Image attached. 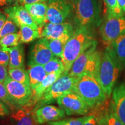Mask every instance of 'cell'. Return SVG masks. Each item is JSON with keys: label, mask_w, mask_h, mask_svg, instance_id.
<instances>
[{"label": "cell", "mask_w": 125, "mask_h": 125, "mask_svg": "<svg viewBox=\"0 0 125 125\" xmlns=\"http://www.w3.org/2000/svg\"><path fill=\"white\" fill-rule=\"evenodd\" d=\"M15 125H38L34 117V108L23 107L12 115Z\"/></svg>", "instance_id": "cell-18"}, {"label": "cell", "mask_w": 125, "mask_h": 125, "mask_svg": "<svg viewBox=\"0 0 125 125\" xmlns=\"http://www.w3.org/2000/svg\"><path fill=\"white\" fill-rule=\"evenodd\" d=\"M86 116L77 118H69L59 121L50 122L48 124L52 125H84Z\"/></svg>", "instance_id": "cell-31"}, {"label": "cell", "mask_w": 125, "mask_h": 125, "mask_svg": "<svg viewBox=\"0 0 125 125\" xmlns=\"http://www.w3.org/2000/svg\"><path fill=\"white\" fill-rule=\"evenodd\" d=\"M24 7L38 26L43 27L48 20V4L45 2H38L25 5Z\"/></svg>", "instance_id": "cell-17"}, {"label": "cell", "mask_w": 125, "mask_h": 125, "mask_svg": "<svg viewBox=\"0 0 125 125\" xmlns=\"http://www.w3.org/2000/svg\"><path fill=\"white\" fill-rule=\"evenodd\" d=\"M9 114V108L4 103L0 100V117H5Z\"/></svg>", "instance_id": "cell-35"}, {"label": "cell", "mask_w": 125, "mask_h": 125, "mask_svg": "<svg viewBox=\"0 0 125 125\" xmlns=\"http://www.w3.org/2000/svg\"><path fill=\"white\" fill-rule=\"evenodd\" d=\"M101 56H102V54L97 49L95 50L90 56L87 62L84 73L93 75L98 79V71H99L100 65Z\"/></svg>", "instance_id": "cell-21"}, {"label": "cell", "mask_w": 125, "mask_h": 125, "mask_svg": "<svg viewBox=\"0 0 125 125\" xmlns=\"http://www.w3.org/2000/svg\"><path fill=\"white\" fill-rule=\"evenodd\" d=\"M122 65L111 47L108 46L101 56L98 79L107 95L109 97L121 72Z\"/></svg>", "instance_id": "cell-2"}, {"label": "cell", "mask_w": 125, "mask_h": 125, "mask_svg": "<svg viewBox=\"0 0 125 125\" xmlns=\"http://www.w3.org/2000/svg\"><path fill=\"white\" fill-rule=\"evenodd\" d=\"M47 0H21L20 1V5H25L27 4H32L34 3H38V2H43Z\"/></svg>", "instance_id": "cell-36"}, {"label": "cell", "mask_w": 125, "mask_h": 125, "mask_svg": "<svg viewBox=\"0 0 125 125\" xmlns=\"http://www.w3.org/2000/svg\"><path fill=\"white\" fill-rule=\"evenodd\" d=\"M4 12L19 27L21 26H28L35 30H38V26L33 18L21 5H14L5 8Z\"/></svg>", "instance_id": "cell-12"}, {"label": "cell", "mask_w": 125, "mask_h": 125, "mask_svg": "<svg viewBox=\"0 0 125 125\" xmlns=\"http://www.w3.org/2000/svg\"><path fill=\"white\" fill-rule=\"evenodd\" d=\"M34 111L35 119L38 125L59 121L65 117L64 110L54 105L42 106Z\"/></svg>", "instance_id": "cell-13"}, {"label": "cell", "mask_w": 125, "mask_h": 125, "mask_svg": "<svg viewBox=\"0 0 125 125\" xmlns=\"http://www.w3.org/2000/svg\"><path fill=\"white\" fill-rule=\"evenodd\" d=\"M40 32V38H45L48 40L55 39H69L74 29L73 25L68 23L60 24L48 23L43 26Z\"/></svg>", "instance_id": "cell-11"}, {"label": "cell", "mask_w": 125, "mask_h": 125, "mask_svg": "<svg viewBox=\"0 0 125 125\" xmlns=\"http://www.w3.org/2000/svg\"><path fill=\"white\" fill-rule=\"evenodd\" d=\"M112 103L116 116L125 125V83L112 91Z\"/></svg>", "instance_id": "cell-15"}, {"label": "cell", "mask_w": 125, "mask_h": 125, "mask_svg": "<svg viewBox=\"0 0 125 125\" xmlns=\"http://www.w3.org/2000/svg\"><path fill=\"white\" fill-rule=\"evenodd\" d=\"M18 30L19 26L18 25L16 24L10 18L7 17L5 23L1 32H0V39L8 34L16 33L18 32Z\"/></svg>", "instance_id": "cell-30"}, {"label": "cell", "mask_w": 125, "mask_h": 125, "mask_svg": "<svg viewBox=\"0 0 125 125\" xmlns=\"http://www.w3.org/2000/svg\"><path fill=\"white\" fill-rule=\"evenodd\" d=\"M76 27L93 29L101 23V9L97 0H74Z\"/></svg>", "instance_id": "cell-4"}, {"label": "cell", "mask_w": 125, "mask_h": 125, "mask_svg": "<svg viewBox=\"0 0 125 125\" xmlns=\"http://www.w3.org/2000/svg\"><path fill=\"white\" fill-rule=\"evenodd\" d=\"M78 78L67 75H62L55 82L47 89L34 107V111L42 106L57 100L60 97L70 91H73Z\"/></svg>", "instance_id": "cell-5"}, {"label": "cell", "mask_w": 125, "mask_h": 125, "mask_svg": "<svg viewBox=\"0 0 125 125\" xmlns=\"http://www.w3.org/2000/svg\"><path fill=\"white\" fill-rule=\"evenodd\" d=\"M8 5H10L9 0H0V7H4Z\"/></svg>", "instance_id": "cell-40"}, {"label": "cell", "mask_w": 125, "mask_h": 125, "mask_svg": "<svg viewBox=\"0 0 125 125\" xmlns=\"http://www.w3.org/2000/svg\"><path fill=\"white\" fill-rule=\"evenodd\" d=\"M1 13H2V12H1V11H0V15H1Z\"/></svg>", "instance_id": "cell-42"}, {"label": "cell", "mask_w": 125, "mask_h": 125, "mask_svg": "<svg viewBox=\"0 0 125 125\" xmlns=\"http://www.w3.org/2000/svg\"><path fill=\"white\" fill-rule=\"evenodd\" d=\"M100 32L104 43L109 46L120 36L125 34V16H106L101 23Z\"/></svg>", "instance_id": "cell-6"}, {"label": "cell", "mask_w": 125, "mask_h": 125, "mask_svg": "<svg viewBox=\"0 0 125 125\" xmlns=\"http://www.w3.org/2000/svg\"><path fill=\"white\" fill-rule=\"evenodd\" d=\"M107 8V16L121 17L125 15L122 9L119 5L118 0H104Z\"/></svg>", "instance_id": "cell-26"}, {"label": "cell", "mask_w": 125, "mask_h": 125, "mask_svg": "<svg viewBox=\"0 0 125 125\" xmlns=\"http://www.w3.org/2000/svg\"><path fill=\"white\" fill-rule=\"evenodd\" d=\"M73 92L79 95L90 108L100 105L108 98L97 78L87 73L78 78Z\"/></svg>", "instance_id": "cell-3"}, {"label": "cell", "mask_w": 125, "mask_h": 125, "mask_svg": "<svg viewBox=\"0 0 125 125\" xmlns=\"http://www.w3.org/2000/svg\"><path fill=\"white\" fill-rule=\"evenodd\" d=\"M48 125H49V124H48Z\"/></svg>", "instance_id": "cell-43"}, {"label": "cell", "mask_w": 125, "mask_h": 125, "mask_svg": "<svg viewBox=\"0 0 125 125\" xmlns=\"http://www.w3.org/2000/svg\"><path fill=\"white\" fill-rule=\"evenodd\" d=\"M84 125H98V121L96 117L93 115L86 116Z\"/></svg>", "instance_id": "cell-33"}, {"label": "cell", "mask_w": 125, "mask_h": 125, "mask_svg": "<svg viewBox=\"0 0 125 125\" xmlns=\"http://www.w3.org/2000/svg\"><path fill=\"white\" fill-rule=\"evenodd\" d=\"M97 42L94 43L76 59L68 73V75L79 78L84 74L87 62L93 52L97 49Z\"/></svg>", "instance_id": "cell-16"}, {"label": "cell", "mask_w": 125, "mask_h": 125, "mask_svg": "<svg viewBox=\"0 0 125 125\" xmlns=\"http://www.w3.org/2000/svg\"><path fill=\"white\" fill-rule=\"evenodd\" d=\"M69 39H55L48 40L49 48L54 56L61 58L66 43Z\"/></svg>", "instance_id": "cell-25"}, {"label": "cell", "mask_w": 125, "mask_h": 125, "mask_svg": "<svg viewBox=\"0 0 125 125\" xmlns=\"http://www.w3.org/2000/svg\"><path fill=\"white\" fill-rule=\"evenodd\" d=\"M20 35V43H28L40 38L39 30H35L28 26H21L19 27Z\"/></svg>", "instance_id": "cell-23"}, {"label": "cell", "mask_w": 125, "mask_h": 125, "mask_svg": "<svg viewBox=\"0 0 125 125\" xmlns=\"http://www.w3.org/2000/svg\"><path fill=\"white\" fill-rule=\"evenodd\" d=\"M0 100L4 103L10 110L13 112L16 111L19 107L11 97L9 96L4 84L1 82H0Z\"/></svg>", "instance_id": "cell-27"}, {"label": "cell", "mask_w": 125, "mask_h": 125, "mask_svg": "<svg viewBox=\"0 0 125 125\" xmlns=\"http://www.w3.org/2000/svg\"><path fill=\"white\" fill-rule=\"evenodd\" d=\"M8 75L17 82L30 85L29 76L25 68H8Z\"/></svg>", "instance_id": "cell-24"}, {"label": "cell", "mask_w": 125, "mask_h": 125, "mask_svg": "<svg viewBox=\"0 0 125 125\" xmlns=\"http://www.w3.org/2000/svg\"><path fill=\"white\" fill-rule=\"evenodd\" d=\"M8 71H7V67L0 64V82L4 83L5 80L8 76Z\"/></svg>", "instance_id": "cell-34"}, {"label": "cell", "mask_w": 125, "mask_h": 125, "mask_svg": "<svg viewBox=\"0 0 125 125\" xmlns=\"http://www.w3.org/2000/svg\"><path fill=\"white\" fill-rule=\"evenodd\" d=\"M54 57L49 48L48 40L41 38L35 43L31 50L29 64H40L44 66Z\"/></svg>", "instance_id": "cell-10"}, {"label": "cell", "mask_w": 125, "mask_h": 125, "mask_svg": "<svg viewBox=\"0 0 125 125\" xmlns=\"http://www.w3.org/2000/svg\"><path fill=\"white\" fill-rule=\"evenodd\" d=\"M7 16L5 14H3L2 13L0 15V32H1V30H2L3 26L5 23L6 20H7Z\"/></svg>", "instance_id": "cell-37"}, {"label": "cell", "mask_w": 125, "mask_h": 125, "mask_svg": "<svg viewBox=\"0 0 125 125\" xmlns=\"http://www.w3.org/2000/svg\"><path fill=\"white\" fill-rule=\"evenodd\" d=\"M20 38L19 32L8 34L0 39V46L7 48L18 46L20 44Z\"/></svg>", "instance_id": "cell-28"}, {"label": "cell", "mask_w": 125, "mask_h": 125, "mask_svg": "<svg viewBox=\"0 0 125 125\" xmlns=\"http://www.w3.org/2000/svg\"><path fill=\"white\" fill-rule=\"evenodd\" d=\"M63 71H60L48 74L43 80L32 90V97L30 102L26 107H31L34 108L41 97L43 94L47 89L49 88L62 75Z\"/></svg>", "instance_id": "cell-14"}, {"label": "cell", "mask_w": 125, "mask_h": 125, "mask_svg": "<svg viewBox=\"0 0 125 125\" xmlns=\"http://www.w3.org/2000/svg\"><path fill=\"white\" fill-rule=\"evenodd\" d=\"M68 1H69L70 2H72V3H73V2H74V0H68Z\"/></svg>", "instance_id": "cell-41"}, {"label": "cell", "mask_w": 125, "mask_h": 125, "mask_svg": "<svg viewBox=\"0 0 125 125\" xmlns=\"http://www.w3.org/2000/svg\"><path fill=\"white\" fill-rule=\"evenodd\" d=\"M48 20L51 23L60 24L71 15L72 7L68 0H48Z\"/></svg>", "instance_id": "cell-9"}, {"label": "cell", "mask_w": 125, "mask_h": 125, "mask_svg": "<svg viewBox=\"0 0 125 125\" xmlns=\"http://www.w3.org/2000/svg\"><path fill=\"white\" fill-rule=\"evenodd\" d=\"M20 1L21 0H9V4L14 5H18L19 4H20Z\"/></svg>", "instance_id": "cell-39"}, {"label": "cell", "mask_w": 125, "mask_h": 125, "mask_svg": "<svg viewBox=\"0 0 125 125\" xmlns=\"http://www.w3.org/2000/svg\"><path fill=\"white\" fill-rule=\"evenodd\" d=\"M47 74L62 71L64 73V66L62 60L57 57H54L44 65Z\"/></svg>", "instance_id": "cell-29"}, {"label": "cell", "mask_w": 125, "mask_h": 125, "mask_svg": "<svg viewBox=\"0 0 125 125\" xmlns=\"http://www.w3.org/2000/svg\"><path fill=\"white\" fill-rule=\"evenodd\" d=\"M109 46L111 47L122 67L125 68V34L120 36Z\"/></svg>", "instance_id": "cell-22"}, {"label": "cell", "mask_w": 125, "mask_h": 125, "mask_svg": "<svg viewBox=\"0 0 125 125\" xmlns=\"http://www.w3.org/2000/svg\"><path fill=\"white\" fill-rule=\"evenodd\" d=\"M118 2L125 15V0H118Z\"/></svg>", "instance_id": "cell-38"}, {"label": "cell", "mask_w": 125, "mask_h": 125, "mask_svg": "<svg viewBox=\"0 0 125 125\" xmlns=\"http://www.w3.org/2000/svg\"><path fill=\"white\" fill-rule=\"evenodd\" d=\"M97 42L92 29L76 27L68 40L61 57L64 66L62 75H67L76 59L90 48Z\"/></svg>", "instance_id": "cell-1"}, {"label": "cell", "mask_w": 125, "mask_h": 125, "mask_svg": "<svg viewBox=\"0 0 125 125\" xmlns=\"http://www.w3.org/2000/svg\"><path fill=\"white\" fill-rule=\"evenodd\" d=\"M9 52L8 68H24V51L21 44L18 46L8 48Z\"/></svg>", "instance_id": "cell-20"}, {"label": "cell", "mask_w": 125, "mask_h": 125, "mask_svg": "<svg viewBox=\"0 0 125 125\" xmlns=\"http://www.w3.org/2000/svg\"><path fill=\"white\" fill-rule=\"evenodd\" d=\"M57 103L64 110L68 116L85 115L89 113L90 107L81 97L73 91L65 93L57 100Z\"/></svg>", "instance_id": "cell-7"}, {"label": "cell", "mask_w": 125, "mask_h": 125, "mask_svg": "<svg viewBox=\"0 0 125 125\" xmlns=\"http://www.w3.org/2000/svg\"><path fill=\"white\" fill-rule=\"evenodd\" d=\"M7 91L18 107H26L32 97V90L30 85L13 80L9 75L4 82Z\"/></svg>", "instance_id": "cell-8"}, {"label": "cell", "mask_w": 125, "mask_h": 125, "mask_svg": "<svg viewBox=\"0 0 125 125\" xmlns=\"http://www.w3.org/2000/svg\"><path fill=\"white\" fill-rule=\"evenodd\" d=\"M29 82L31 88L33 90L47 76L44 66L40 64H29L27 70Z\"/></svg>", "instance_id": "cell-19"}, {"label": "cell", "mask_w": 125, "mask_h": 125, "mask_svg": "<svg viewBox=\"0 0 125 125\" xmlns=\"http://www.w3.org/2000/svg\"><path fill=\"white\" fill-rule=\"evenodd\" d=\"M9 52L7 47L0 46V64L7 67L9 62Z\"/></svg>", "instance_id": "cell-32"}]
</instances>
